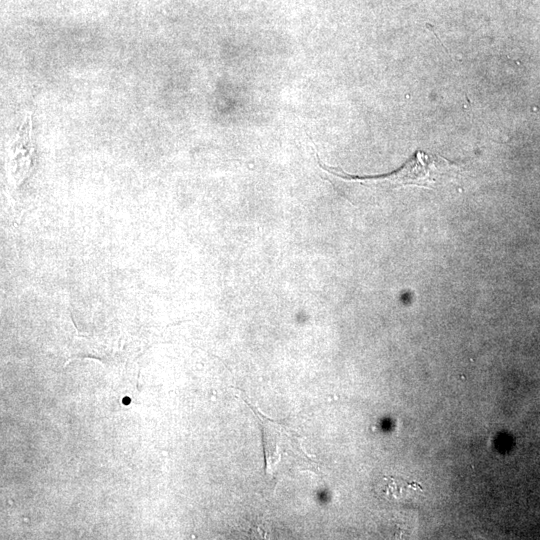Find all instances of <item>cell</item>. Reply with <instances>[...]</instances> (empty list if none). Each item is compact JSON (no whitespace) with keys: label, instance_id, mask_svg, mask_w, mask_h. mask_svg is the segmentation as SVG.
<instances>
[{"label":"cell","instance_id":"obj_1","mask_svg":"<svg viewBox=\"0 0 540 540\" xmlns=\"http://www.w3.org/2000/svg\"><path fill=\"white\" fill-rule=\"evenodd\" d=\"M322 169L335 176L351 181L359 182H387L393 186H420L430 188L438 183L448 171L456 169V165L447 159L417 150L397 170L374 176H355L345 173L333 167H328L319 161Z\"/></svg>","mask_w":540,"mask_h":540}]
</instances>
